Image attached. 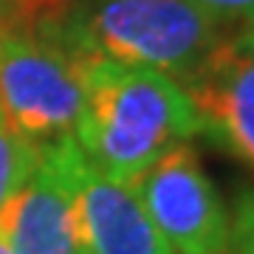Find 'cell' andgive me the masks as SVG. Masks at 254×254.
I'll use <instances>...</instances> for the list:
<instances>
[{"label": "cell", "instance_id": "6da1fadb", "mask_svg": "<svg viewBox=\"0 0 254 254\" xmlns=\"http://www.w3.org/2000/svg\"><path fill=\"white\" fill-rule=\"evenodd\" d=\"M82 110L73 138L85 158L119 184H133L178 141L200 133L181 85L153 68L79 54Z\"/></svg>", "mask_w": 254, "mask_h": 254}, {"label": "cell", "instance_id": "7a4b0ae2", "mask_svg": "<svg viewBox=\"0 0 254 254\" xmlns=\"http://www.w3.org/2000/svg\"><path fill=\"white\" fill-rule=\"evenodd\" d=\"M26 26L73 54L153 68L178 85L229 34L195 0H51Z\"/></svg>", "mask_w": 254, "mask_h": 254}, {"label": "cell", "instance_id": "3957f363", "mask_svg": "<svg viewBox=\"0 0 254 254\" xmlns=\"http://www.w3.org/2000/svg\"><path fill=\"white\" fill-rule=\"evenodd\" d=\"M82 110L79 54L0 14V116L31 141L73 133Z\"/></svg>", "mask_w": 254, "mask_h": 254}, {"label": "cell", "instance_id": "277c9868", "mask_svg": "<svg viewBox=\"0 0 254 254\" xmlns=\"http://www.w3.org/2000/svg\"><path fill=\"white\" fill-rule=\"evenodd\" d=\"M173 254H229V212L198 150L178 141L130 184Z\"/></svg>", "mask_w": 254, "mask_h": 254}, {"label": "cell", "instance_id": "5b68a950", "mask_svg": "<svg viewBox=\"0 0 254 254\" xmlns=\"http://www.w3.org/2000/svg\"><path fill=\"white\" fill-rule=\"evenodd\" d=\"M79 155L73 133L43 141L31 178L0 209V232L14 254H85L73 195Z\"/></svg>", "mask_w": 254, "mask_h": 254}, {"label": "cell", "instance_id": "8992f818", "mask_svg": "<svg viewBox=\"0 0 254 254\" xmlns=\"http://www.w3.org/2000/svg\"><path fill=\"white\" fill-rule=\"evenodd\" d=\"M198 110L200 133L254 170V46L226 34L181 82Z\"/></svg>", "mask_w": 254, "mask_h": 254}, {"label": "cell", "instance_id": "52a82bcc", "mask_svg": "<svg viewBox=\"0 0 254 254\" xmlns=\"http://www.w3.org/2000/svg\"><path fill=\"white\" fill-rule=\"evenodd\" d=\"M73 195L85 254H173L136 190L102 175L85 153L73 170Z\"/></svg>", "mask_w": 254, "mask_h": 254}, {"label": "cell", "instance_id": "ba28073f", "mask_svg": "<svg viewBox=\"0 0 254 254\" xmlns=\"http://www.w3.org/2000/svg\"><path fill=\"white\" fill-rule=\"evenodd\" d=\"M40 147H43L40 141L14 133L0 116V209L31 178L40 161Z\"/></svg>", "mask_w": 254, "mask_h": 254}, {"label": "cell", "instance_id": "9c48e42d", "mask_svg": "<svg viewBox=\"0 0 254 254\" xmlns=\"http://www.w3.org/2000/svg\"><path fill=\"white\" fill-rule=\"evenodd\" d=\"M229 254H254V190L240 192L229 215Z\"/></svg>", "mask_w": 254, "mask_h": 254}, {"label": "cell", "instance_id": "30bf717a", "mask_svg": "<svg viewBox=\"0 0 254 254\" xmlns=\"http://www.w3.org/2000/svg\"><path fill=\"white\" fill-rule=\"evenodd\" d=\"M195 3H200L209 14H215L229 26L232 23H240V26L254 23V0H195Z\"/></svg>", "mask_w": 254, "mask_h": 254}, {"label": "cell", "instance_id": "8fae6325", "mask_svg": "<svg viewBox=\"0 0 254 254\" xmlns=\"http://www.w3.org/2000/svg\"><path fill=\"white\" fill-rule=\"evenodd\" d=\"M237 34L243 37V40H249V43H252V46H254V23H246V26L240 28Z\"/></svg>", "mask_w": 254, "mask_h": 254}, {"label": "cell", "instance_id": "7c38bea8", "mask_svg": "<svg viewBox=\"0 0 254 254\" xmlns=\"http://www.w3.org/2000/svg\"><path fill=\"white\" fill-rule=\"evenodd\" d=\"M0 254H14L11 252V246H9V240H6V235L0 232Z\"/></svg>", "mask_w": 254, "mask_h": 254}, {"label": "cell", "instance_id": "4fadbf2b", "mask_svg": "<svg viewBox=\"0 0 254 254\" xmlns=\"http://www.w3.org/2000/svg\"><path fill=\"white\" fill-rule=\"evenodd\" d=\"M3 3H9V0H0V6H3Z\"/></svg>", "mask_w": 254, "mask_h": 254}]
</instances>
